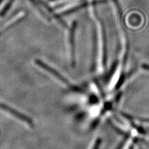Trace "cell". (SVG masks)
<instances>
[{
  "label": "cell",
  "mask_w": 149,
  "mask_h": 149,
  "mask_svg": "<svg viewBox=\"0 0 149 149\" xmlns=\"http://www.w3.org/2000/svg\"><path fill=\"white\" fill-rule=\"evenodd\" d=\"M76 24L73 22L71 25L68 32V41L69 46V52L70 55V62L73 67H75V42H74V34H75Z\"/></svg>",
  "instance_id": "cell-3"
},
{
  "label": "cell",
  "mask_w": 149,
  "mask_h": 149,
  "mask_svg": "<svg viewBox=\"0 0 149 149\" xmlns=\"http://www.w3.org/2000/svg\"><path fill=\"white\" fill-rule=\"evenodd\" d=\"M35 63L37 66H38L39 68H42L43 70L45 71L47 73H49L51 76H52L55 78L57 79L58 81L61 82L64 85L66 86L70 90L73 91V92H78V93H82L83 91L80 87L78 86L74 85V84L70 81L68 79L64 77L63 74L57 71L55 68L52 67L50 66L47 63L43 62L42 60L40 59H36Z\"/></svg>",
  "instance_id": "cell-2"
},
{
  "label": "cell",
  "mask_w": 149,
  "mask_h": 149,
  "mask_svg": "<svg viewBox=\"0 0 149 149\" xmlns=\"http://www.w3.org/2000/svg\"><path fill=\"white\" fill-rule=\"evenodd\" d=\"M142 67L145 69L146 70H147V71H149V65H147V64H142Z\"/></svg>",
  "instance_id": "cell-5"
},
{
  "label": "cell",
  "mask_w": 149,
  "mask_h": 149,
  "mask_svg": "<svg viewBox=\"0 0 149 149\" xmlns=\"http://www.w3.org/2000/svg\"><path fill=\"white\" fill-rule=\"evenodd\" d=\"M102 143V139L100 137H97L93 143L91 149H100Z\"/></svg>",
  "instance_id": "cell-4"
},
{
  "label": "cell",
  "mask_w": 149,
  "mask_h": 149,
  "mask_svg": "<svg viewBox=\"0 0 149 149\" xmlns=\"http://www.w3.org/2000/svg\"><path fill=\"white\" fill-rule=\"evenodd\" d=\"M94 8H90L91 15L93 19L95 21V24L97 29V43H98V51L100 56L101 65L102 68L106 66L107 62V49L106 44V37L104 30V27L101 21L99 19V17L97 16V13Z\"/></svg>",
  "instance_id": "cell-1"
}]
</instances>
